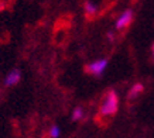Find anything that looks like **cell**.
<instances>
[{"mask_svg":"<svg viewBox=\"0 0 154 138\" xmlns=\"http://www.w3.org/2000/svg\"><path fill=\"white\" fill-rule=\"evenodd\" d=\"M119 109V97L115 90H107L106 94L103 96L102 104H100V116L109 117L115 116Z\"/></svg>","mask_w":154,"mask_h":138,"instance_id":"1","label":"cell"},{"mask_svg":"<svg viewBox=\"0 0 154 138\" xmlns=\"http://www.w3.org/2000/svg\"><path fill=\"white\" fill-rule=\"evenodd\" d=\"M107 65V61L106 59H99V61H95L92 64H89L85 66V72L88 75H92L95 78H99L102 76V74L105 72V68Z\"/></svg>","mask_w":154,"mask_h":138,"instance_id":"2","label":"cell"},{"mask_svg":"<svg viewBox=\"0 0 154 138\" xmlns=\"http://www.w3.org/2000/svg\"><path fill=\"white\" fill-rule=\"evenodd\" d=\"M133 17H134V13H133L131 9H127L126 11H123V14H122L116 21V28L117 30H123V28L129 27L130 23L133 21Z\"/></svg>","mask_w":154,"mask_h":138,"instance_id":"3","label":"cell"},{"mask_svg":"<svg viewBox=\"0 0 154 138\" xmlns=\"http://www.w3.org/2000/svg\"><path fill=\"white\" fill-rule=\"evenodd\" d=\"M20 79H21V72H20L19 69H13V70L6 76L5 85L6 86H14V85H17V83L20 82Z\"/></svg>","mask_w":154,"mask_h":138,"instance_id":"4","label":"cell"},{"mask_svg":"<svg viewBox=\"0 0 154 138\" xmlns=\"http://www.w3.org/2000/svg\"><path fill=\"white\" fill-rule=\"evenodd\" d=\"M85 13H86V17L89 20L94 19L98 16V6L95 4L92 0H88L86 3H85Z\"/></svg>","mask_w":154,"mask_h":138,"instance_id":"5","label":"cell"},{"mask_svg":"<svg viewBox=\"0 0 154 138\" xmlns=\"http://www.w3.org/2000/svg\"><path fill=\"white\" fill-rule=\"evenodd\" d=\"M143 85L141 83H136L134 86H133V89L130 90V93H129V96H127V99L129 100H131V99H134V97H137L140 93H143Z\"/></svg>","mask_w":154,"mask_h":138,"instance_id":"6","label":"cell"},{"mask_svg":"<svg viewBox=\"0 0 154 138\" xmlns=\"http://www.w3.org/2000/svg\"><path fill=\"white\" fill-rule=\"evenodd\" d=\"M84 117V109L82 107H75V110L72 111V121H79Z\"/></svg>","mask_w":154,"mask_h":138,"instance_id":"7","label":"cell"},{"mask_svg":"<svg viewBox=\"0 0 154 138\" xmlns=\"http://www.w3.org/2000/svg\"><path fill=\"white\" fill-rule=\"evenodd\" d=\"M58 134H60L58 127H57V125H52V127H51V137L52 138H57V137H58Z\"/></svg>","mask_w":154,"mask_h":138,"instance_id":"8","label":"cell"},{"mask_svg":"<svg viewBox=\"0 0 154 138\" xmlns=\"http://www.w3.org/2000/svg\"><path fill=\"white\" fill-rule=\"evenodd\" d=\"M151 50H153V56H154V44H153V46H151Z\"/></svg>","mask_w":154,"mask_h":138,"instance_id":"9","label":"cell"}]
</instances>
